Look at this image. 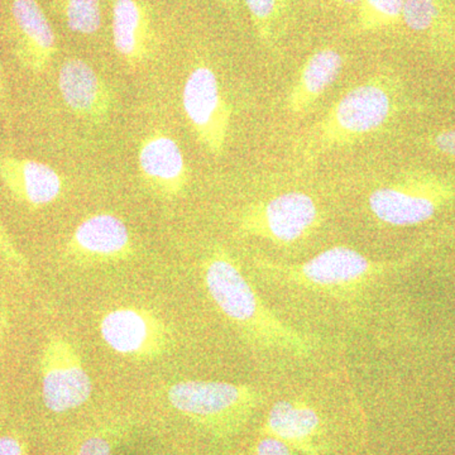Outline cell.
I'll return each instance as SVG.
<instances>
[{
  "mask_svg": "<svg viewBox=\"0 0 455 455\" xmlns=\"http://www.w3.org/2000/svg\"><path fill=\"white\" fill-rule=\"evenodd\" d=\"M403 109L397 77L374 74L353 86L316 122L300 140L305 163L337 149L348 148L387 127Z\"/></svg>",
  "mask_w": 455,
  "mask_h": 455,
  "instance_id": "6da1fadb",
  "label": "cell"
},
{
  "mask_svg": "<svg viewBox=\"0 0 455 455\" xmlns=\"http://www.w3.org/2000/svg\"><path fill=\"white\" fill-rule=\"evenodd\" d=\"M204 283L218 309L253 346L298 355L313 350L307 337L284 324L263 304L224 248L212 250L204 262Z\"/></svg>",
  "mask_w": 455,
  "mask_h": 455,
  "instance_id": "7a4b0ae2",
  "label": "cell"
},
{
  "mask_svg": "<svg viewBox=\"0 0 455 455\" xmlns=\"http://www.w3.org/2000/svg\"><path fill=\"white\" fill-rule=\"evenodd\" d=\"M418 259V252L397 260H373L353 248H329L298 265L259 260V267L283 283L331 293L355 292L388 272L405 267Z\"/></svg>",
  "mask_w": 455,
  "mask_h": 455,
  "instance_id": "3957f363",
  "label": "cell"
},
{
  "mask_svg": "<svg viewBox=\"0 0 455 455\" xmlns=\"http://www.w3.org/2000/svg\"><path fill=\"white\" fill-rule=\"evenodd\" d=\"M455 203V180L429 170H406L374 188L368 206L385 226H420Z\"/></svg>",
  "mask_w": 455,
  "mask_h": 455,
  "instance_id": "277c9868",
  "label": "cell"
},
{
  "mask_svg": "<svg viewBox=\"0 0 455 455\" xmlns=\"http://www.w3.org/2000/svg\"><path fill=\"white\" fill-rule=\"evenodd\" d=\"M172 409L194 423L214 431H230L247 420L260 395L251 386L221 381L187 379L166 391Z\"/></svg>",
  "mask_w": 455,
  "mask_h": 455,
  "instance_id": "5b68a950",
  "label": "cell"
},
{
  "mask_svg": "<svg viewBox=\"0 0 455 455\" xmlns=\"http://www.w3.org/2000/svg\"><path fill=\"white\" fill-rule=\"evenodd\" d=\"M182 108L200 146L220 157L226 151L233 108L221 92L211 66L200 61L188 73L182 90Z\"/></svg>",
  "mask_w": 455,
  "mask_h": 455,
  "instance_id": "8992f818",
  "label": "cell"
},
{
  "mask_svg": "<svg viewBox=\"0 0 455 455\" xmlns=\"http://www.w3.org/2000/svg\"><path fill=\"white\" fill-rule=\"evenodd\" d=\"M99 333L108 348L136 362L157 361L175 344L169 324L145 307H122L107 311L99 322Z\"/></svg>",
  "mask_w": 455,
  "mask_h": 455,
  "instance_id": "52a82bcc",
  "label": "cell"
},
{
  "mask_svg": "<svg viewBox=\"0 0 455 455\" xmlns=\"http://www.w3.org/2000/svg\"><path fill=\"white\" fill-rule=\"evenodd\" d=\"M320 223L315 200L300 191H290L252 204L242 212L239 230L245 235L290 245L307 238Z\"/></svg>",
  "mask_w": 455,
  "mask_h": 455,
  "instance_id": "ba28073f",
  "label": "cell"
},
{
  "mask_svg": "<svg viewBox=\"0 0 455 455\" xmlns=\"http://www.w3.org/2000/svg\"><path fill=\"white\" fill-rule=\"evenodd\" d=\"M40 370L42 400L50 411H73L92 397V377L68 338L59 334L47 338L41 352Z\"/></svg>",
  "mask_w": 455,
  "mask_h": 455,
  "instance_id": "9c48e42d",
  "label": "cell"
},
{
  "mask_svg": "<svg viewBox=\"0 0 455 455\" xmlns=\"http://www.w3.org/2000/svg\"><path fill=\"white\" fill-rule=\"evenodd\" d=\"M134 243L127 224L112 212L89 215L66 241L64 259L79 267L113 265L134 256Z\"/></svg>",
  "mask_w": 455,
  "mask_h": 455,
  "instance_id": "30bf717a",
  "label": "cell"
},
{
  "mask_svg": "<svg viewBox=\"0 0 455 455\" xmlns=\"http://www.w3.org/2000/svg\"><path fill=\"white\" fill-rule=\"evenodd\" d=\"M139 171L146 188L163 199L181 196L190 179L184 152L173 137L161 130L140 140Z\"/></svg>",
  "mask_w": 455,
  "mask_h": 455,
  "instance_id": "8fae6325",
  "label": "cell"
},
{
  "mask_svg": "<svg viewBox=\"0 0 455 455\" xmlns=\"http://www.w3.org/2000/svg\"><path fill=\"white\" fill-rule=\"evenodd\" d=\"M57 85L66 108L77 118L100 124L110 116L114 106L112 89L83 59L65 60Z\"/></svg>",
  "mask_w": 455,
  "mask_h": 455,
  "instance_id": "7c38bea8",
  "label": "cell"
},
{
  "mask_svg": "<svg viewBox=\"0 0 455 455\" xmlns=\"http://www.w3.org/2000/svg\"><path fill=\"white\" fill-rule=\"evenodd\" d=\"M11 16L18 61L36 76L44 74L57 53L49 18L37 0H13Z\"/></svg>",
  "mask_w": 455,
  "mask_h": 455,
  "instance_id": "4fadbf2b",
  "label": "cell"
},
{
  "mask_svg": "<svg viewBox=\"0 0 455 455\" xmlns=\"http://www.w3.org/2000/svg\"><path fill=\"white\" fill-rule=\"evenodd\" d=\"M0 180L14 200L33 211L52 205L65 191L59 171L31 158L2 156Z\"/></svg>",
  "mask_w": 455,
  "mask_h": 455,
  "instance_id": "5bb4252c",
  "label": "cell"
},
{
  "mask_svg": "<svg viewBox=\"0 0 455 455\" xmlns=\"http://www.w3.org/2000/svg\"><path fill=\"white\" fill-rule=\"evenodd\" d=\"M112 29L116 53L130 70H140L154 59L157 37L145 3L114 0Z\"/></svg>",
  "mask_w": 455,
  "mask_h": 455,
  "instance_id": "9a60e30c",
  "label": "cell"
},
{
  "mask_svg": "<svg viewBox=\"0 0 455 455\" xmlns=\"http://www.w3.org/2000/svg\"><path fill=\"white\" fill-rule=\"evenodd\" d=\"M344 60L331 47L316 51L307 60L286 98V108L292 116L309 112L319 98L331 88L341 73Z\"/></svg>",
  "mask_w": 455,
  "mask_h": 455,
  "instance_id": "2e32d148",
  "label": "cell"
},
{
  "mask_svg": "<svg viewBox=\"0 0 455 455\" xmlns=\"http://www.w3.org/2000/svg\"><path fill=\"white\" fill-rule=\"evenodd\" d=\"M267 431L287 445L307 451L322 429V421L313 407L300 401H278L269 410Z\"/></svg>",
  "mask_w": 455,
  "mask_h": 455,
  "instance_id": "e0dca14e",
  "label": "cell"
},
{
  "mask_svg": "<svg viewBox=\"0 0 455 455\" xmlns=\"http://www.w3.org/2000/svg\"><path fill=\"white\" fill-rule=\"evenodd\" d=\"M56 3L71 32L92 36L101 28L100 0H56Z\"/></svg>",
  "mask_w": 455,
  "mask_h": 455,
  "instance_id": "ac0fdd59",
  "label": "cell"
},
{
  "mask_svg": "<svg viewBox=\"0 0 455 455\" xmlns=\"http://www.w3.org/2000/svg\"><path fill=\"white\" fill-rule=\"evenodd\" d=\"M359 11V28L373 31L394 25L403 17L405 0H361Z\"/></svg>",
  "mask_w": 455,
  "mask_h": 455,
  "instance_id": "d6986e66",
  "label": "cell"
},
{
  "mask_svg": "<svg viewBox=\"0 0 455 455\" xmlns=\"http://www.w3.org/2000/svg\"><path fill=\"white\" fill-rule=\"evenodd\" d=\"M244 3L259 40L266 44H272L281 13V0H244Z\"/></svg>",
  "mask_w": 455,
  "mask_h": 455,
  "instance_id": "ffe728a7",
  "label": "cell"
},
{
  "mask_svg": "<svg viewBox=\"0 0 455 455\" xmlns=\"http://www.w3.org/2000/svg\"><path fill=\"white\" fill-rule=\"evenodd\" d=\"M439 9L433 0H405L403 20L415 32H425L435 25Z\"/></svg>",
  "mask_w": 455,
  "mask_h": 455,
  "instance_id": "44dd1931",
  "label": "cell"
},
{
  "mask_svg": "<svg viewBox=\"0 0 455 455\" xmlns=\"http://www.w3.org/2000/svg\"><path fill=\"white\" fill-rule=\"evenodd\" d=\"M0 263H3L9 271L20 275V276L28 274L29 271L28 259L18 250L2 221H0Z\"/></svg>",
  "mask_w": 455,
  "mask_h": 455,
  "instance_id": "7402d4cb",
  "label": "cell"
},
{
  "mask_svg": "<svg viewBox=\"0 0 455 455\" xmlns=\"http://www.w3.org/2000/svg\"><path fill=\"white\" fill-rule=\"evenodd\" d=\"M113 439L106 434H92L80 443L74 455H112Z\"/></svg>",
  "mask_w": 455,
  "mask_h": 455,
  "instance_id": "603a6c76",
  "label": "cell"
},
{
  "mask_svg": "<svg viewBox=\"0 0 455 455\" xmlns=\"http://www.w3.org/2000/svg\"><path fill=\"white\" fill-rule=\"evenodd\" d=\"M429 146L436 154L455 158V127L433 134L429 139Z\"/></svg>",
  "mask_w": 455,
  "mask_h": 455,
  "instance_id": "cb8c5ba5",
  "label": "cell"
},
{
  "mask_svg": "<svg viewBox=\"0 0 455 455\" xmlns=\"http://www.w3.org/2000/svg\"><path fill=\"white\" fill-rule=\"evenodd\" d=\"M257 455H295L283 440L274 438L260 439L256 447Z\"/></svg>",
  "mask_w": 455,
  "mask_h": 455,
  "instance_id": "d4e9b609",
  "label": "cell"
},
{
  "mask_svg": "<svg viewBox=\"0 0 455 455\" xmlns=\"http://www.w3.org/2000/svg\"><path fill=\"white\" fill-rule=\"evenodd\" d=\"M0 455H28L25 443L13 435L0 436Z\"/></svg>",
  "mask_w": 455,
  "mask_h": 455,
  "instance_id": "484cf974",
  "label": "cell"
},
{
  "mask_svg": "<svg viewBox=\"0 0 455 455\" xmlns=\"http://www.w3.org/2000/svg\"><path fill=\"white\" fill-rule=\"evenodd\" d=\"M220 3L233 16L238 13V0H220Z\"/></svg>",
  "mask_w": 455,
  "mask_h": 455,
  "instance_id": "4316f807",
  "label": "cell"
},
{
  "mask_svg": "<svg viewBox=\"0 0 455 455\" xmlns=\"http://www.w3.org/2000/svg\"><path fill=\"white\" fill-rule=\"evenodd\" d=\"M5 329H7V320L0 313V347H2L3 339H4Z\"/></svg>",
  "mask_w": 455,
  "mask_h": 455,
  "instance_id": "83f0119b",
  "label": "cell"
},
{
  "mask_svg": "<svg viewBox=\"0 0 455 455\" xmlns=\"http://www.w3.org/2000/svg\"><path fill=\"white\" fill-rule=\"evenodd\" d=\"M4 97V80H3V68L0 64V100Z\"/></svg>",
  "mask_w": 455,
  "mask_h": 455,
  "instance_id": "f1b7e54d",
  "label": "cell"
},
{
  "mask_svg": "<svg viewBox=\"0 0 455 455\" xmlns=\"http://www.w3.org/2000/svg\"><path fill=\"white\" fill-rule=\"evenodd\" d=\"M338 3L341 5H355L358 4L361 0H337Z\"/></svg>",
  "mask_w": 455,
  "mask_h": 455,
  "instance_id": "f546056e",
  "label": "cell"
},
{
  "mask_svg": "<svg viewBox=\"0 0 455 455\" xmlns=\"http://www.w3.org/2000/svg\"><path fill=\"white\" fill-rule=\"evenodd\" d=\"M433 2H435V0H433Z\"/></svg>",
  "mask_w": 455,
  "mask_h": 455,
  "instance_id": "4dcf8cb0",
  "label": "cell"
}]
</instances>
